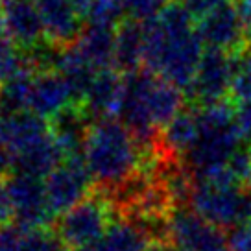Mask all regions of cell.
Listing matches in <instances>:
<instances>
[{
  "instance_id": "cell-10",
  "label": "cell",
  "mask_w": 251,
  "mask_h": 251,
  "mask_svg": "<svg viewBox=\"0 0 251 251\" xmlns=\"http://www.w3.org/2000/svg\"><path fill=\"white\" fill-rule=\"evenodd\" d=\"M93 177L89 174L85 159H67L61 166L45 179L48 207L54 216H63L89 198Z\"/></svg>"
},
{
  "instance_id": "cell-32",
  "label": "cell",
  "mask_w": 251,
  "mask_h": 251,
  "mask_svg": "<svg viewBox=\"0 0 251 251\" xmlns=\"http://www.w3.org/2000/svg\"><path fill=\"white\" fill-rule=\"evenodd\" d=\"M72 251H100V248L94 244V246H87V248H79V250H72Z\"/></svg>"
},
{
  "instance_id": "cell-1",
  "label": "cell",
  "mask_w": 251,
  "mask_h": 251,
  "mask_svg": "<svg viewBox=\"0 0 251 251\" xmlns=\"http://www.w3.org/2000/svg\"><path fill=\"white\" fill-rule=\"evenodd\" d=\"M192 17L181 4H168L157 17L142 23L146 69L176 87L188 89L205 47Z\"/></svg>"
},
{
  "instance_id": "cell-20",
  "label": "cell",
  "mask_w": 251,
  "mask_h": 251,
  "mask_svg": "<svg viewBox=\"0 0 251 251\" xmlns=\"http://www.w3.org/2000/svg\"><path fill=\"white\" fill-rule=\"evenodd\" d=\"M24 71H31L26 50L9 37H0V85Z\"/></svg>"
},
{
  "instance_id": "cell-24",
  "label": "cell",
  "mask_w": 251,
  "mask_h": 251,
  "mask_svg": "<svg viewBox=\"0 0 251 251\" xmlns=\"http://www.w3.org/2000/svg\"><path fill=\"white\" fill-rule=\"evenodd\" d=\"M251 94V45L242 52V57L238 59V71H236L233 96L242 98Z\"/></svg>"
},
{
  "instance_id": "cell-29",
  "label": "cell",
  "mask_w": 251,
  "mask_h": 251,
  "mask_svg": "<svg viewBox=\"0 0 251 251\" xmlns=\"http://www.w3.org/2000/svg\"><path fill=\"white\" fill-rule=\"evenodd\" d=\"M11 218H13V205H11V200H9L6 183L0 179V227L9 226Z\"/></svg>"
},
{
  "instance_id": "cell-12",
  "label": "cell",
  "mask_w": 251,
  "mask_h": 251,
  "mask_svg": "<svg viewBox=\"0 0 251 251\" xmlns=\"http://www.w3.org/2000/svg\"><path fill=\"white\" fill-rule=\"evenodd\" d=\"M39 9L45 39L55 47H72L83 31V21L72 0H35Z\"/></svg>"
},
{
  "instance_id": "cell-5",
  "label": "cell",
  "mask_w": 251,
  "mask_h": 251,
  "mask_svg": "<svg viewBox=\"0 0 251 251\" xmlns=\"http://www.w3.org/2000/svg\"><path fill=\"white\" fill-rule=\"evenodd\" d=\"M111 200L102 194H91L79 205L65 212L55 222V235L65 244V248L79 250L94 246L103 238L111 227L113 220Z\"/></svg>"
},
{
  "instance_id": "cell-34",
  "label": "cell",
  "mask_w": 251,
  "mask_h": 251,
  "mask_svg": "<svg viewBox=\"0 0 251 251\" xmlns=\"http://www.w3.org/2000/svg\"><path fill=\"white\" fill-rule=\"evenodd\" d=\"M170 251H181V250H176V248H172V250H170Z\"/></svg>"
},
{
  "instance_id": "cell-26",
  "label": "cell",
  "mask_w": 251,
  "mask_h": 251,
  "mask_svg": "<svg viewBox=\"0 0 251 251\" xmlns=\"http://www.w3.org/2000/svg\"><path fill=\"white\" fill-rule=\"evenodd\" d=\"M26 233L28 229L21 227L19 224H9L0 227V251H23Z\"/></svg>"
},
{
  "instance_id": "cell-15",
  "label": "cell",
  "mask_w": 251,
  "mask_h": 251,
  "mask_svg": "<svg viewBox=\"0 0 251 251\" xmlns=\"http://www.w3.org/2000/svg\"><path fill=\"white\" fill-rule=\"evenodd\" d=\"M115 37L117 28L87 24L74 47L96 71L115 69Z\"/></svg>"
},
{
  "instance_id": "cell-27",
  "label": "cell",
  "mask_w": 251,
  "mask_h": 251,
  "mask_svg": "<svg viewBox=\"0 0 251 251\" xmlns=\"http://www.w3.org/2000/svg\"><path fill=\"white\" fill-rule=\"evenodd\" d=\"M233 111H235L236 124L242 131L244 141L251 142V94L242 96V98H235Z\"/></svg>"
},
{
  "instance_id": "cell-4",
  "label": "cell",
  "mask_w": 251,
  "mask_h": 251,
  "mask_svg": "<svg viewBox=\"0 0 251 251\" xmlns=\"http://www.w3.org/2000/svg\"><path fill=\"white\" fill-rule=\"evenodd\" d=\"M188 203L212 226L231 231L251 220V185L192 183Z\"/></svg>"
},
{
  "instance_id": "cell-2",
  "label": "cell",
  "mask_w": 251,
  "mask_h": 251,
  "mask_svg": "<svg viewBox=\"0 0 251 251\" xmlns=\"http://www.w3.org/2000/svg\"><path fill=\"white\" fill-rule=\"evenodd\" d=\"M146 150L117 117L94 120L85 141L83 159L93 181L115 190L141 172Z\"/></svg>"
},
{
  "instance_id": "cell-22",
  "label": "cell",
  "mask_w": 251,
  "mask_h": 251,
  "mask_svg": "<svg viewBox=\"0 0 251 251\" xmlns=\"http://www.w3.org/2000/svg\"><path fill=\"white\" fill-rule=\"evenodd\" d=\"M168 4L172 2L170 0H122L126 17L141 24L157 17Z\"/></svg>"
},
{
  "instance_id": "cell-7",
  "label": "cell",
  "mask_w": 251,
  "mask_h": 251,
  "mask_svg": "<svg viewBox=\"0 0 251 251\" xmlns=\"http://www.w3.org/2000/svg\"><path fill=\"white\" fill-rule=\"evenodd\" d=\"M166 242L181 251H229L226 233L183 205L168 214Z\"/></svg>"
},
{
  "instance_id": "cell-33",
  "label": "cell",
  "mask_w": 251,
  "mask_h": 251,
  "mask_svg": "<svg viewBox=\"0 0 251 251\" xmlns=\"http://www.w3.org/2000/svg\"><path fill=\"white\" fill-rule=\"evenodd\" d=\"M0 37H4V30H2V24H0Z\"/></svg>"
},
{
  "instance_id": "cell-13",
  "label": "cell",
  "mask_w": 251,
  "mask_h": 251,
  "mask_svg": "<svg viewBox=\"0 0 251 251\" xmlns=\"http://www.w3.org/2000/svg\"><path fill=\"white\" fill-rule=\"evenodd\" d=\"M72 102L71 91L57 72H37L33 76L30 94V111L50 120Z\"/></svg>"
},
{
  "instance_id": "cell-31",
  "label": "cell",
  "mask_w": 251,
  "mask_h": 251,
  "mask_svg": "<svg viewBox=\"0 0 251 251\" xmlns=\"http://www.w3.org/2000/svg\"><path fill=\"white\" fill-rule=\"evenodd\" d=\"M170 250H172V246H170V244L153 242V244H150V246L144 251H170Z\"/></svg>"
},
{
  "instance_id": "cell-16",
  "label": "cell",
  "mask_w": 251,
  "mask_h": 251,
  "mask_svg": "<svg viewBox=\"0 0 251 251\" xmlns=\"http://www.w3.org/2000/svg\"><path fill=\"white\" fill-rule=\"evenodd\" d=\"M55 72L67 83L74 103H81L85 100L87 93H89V89H91L94 78L98 74V71L87 61L74 45L63 48L61 59H59Z\"/></svg>"
},
{
  "instance_id": "cell-6",
  "label": "cell",
  "mask_w": 251,
  "mask_h": 251,
  "mask_svg": "<svg viewBox=\"0 0 251 251\" xmlns=\"http://www.w3.org/2000/svg\"><path fill=\"white\" fill-rule=\"evenodd\" d=\"M238 59L236 55L220 50H205L198 65L194 79L188 87V96L200 107L218 105L233 94Z\"/></svg>"
},
{
  "instance_id": "cell-19",
  "label": "cell",
  "mask_w": 251,
  "mask_h": 251,
  "mask_svg": "<svg viewBox=\"0 0 251 251\" xmlns=\"http://www.w3.org/2000/svg\"><path fill=\"white\" fill-rule=\"evenodd\" d=\"M33 71H24L0 85V117H11L30 111V94Z\"/></svg>"
},
{
  "instance_id": "cell-25",
  "label": "cell",
  "mask_w": 251,
  "mask_h": 251,
  "mask_svg": "<svg viewBox=\"0 0 251 251\" xmlns=\"http://www.w3.org/2000/svg\"><path fill=\"white\" fill-rule=\"evenodd\" d=\"M231 2L233 0H181V6L187 9L188 15L198 23L207 15H211L212 11L224 8Z\"/></svg>"
},
{
  "instance_id": "cell-30",
  "label": "cell",
  "mask_w": 251,
  "mask_h": 251,
  "mask_svg": "<svg viewBox=\"0 0 251 251\" xmlns=\"http://www.w3.org/2000/svg\"><path fill=\"white\" fill-rule=\"evenodd\" d=\"M72 4H74L76 11L79 13V17H81V21H85L87 15H89V9L93 6V0H72Z\"/></svg>"
},
{
  "instance_id": "cell-3",
  "label": "cell",
  "mask_w": 251,
  "mask_h": 251,
  "mask_svg": "<svg viewBox=\"0 0 251 251\" xmlns=\"http://www.w3.org/2000/svg\"><path fill=\"white\" fill-rule=\"evenodd\" d=\"M198 135L194 144L181 157L192 177L211 176L229 170V166L244 148V137L236 124L233 107L227 103L200 107Z\"/></svg>"
},
{
  "instance_id": "cell-11",
  "label": "cell",
  "mask_w": 251,
  "mask_h": 251,
  "mask_svg": "<svg viewBox=\"0 0 251 251\" xmlns=\"http://www.w3.org/2000/svg\"><path fill=\"white\" fill-rule=\"evenodd\" d=\"M0 24L4 37L26 52L43 43L45 30L35 0H0Z\"/></svg>"
},
{
  "instance_id": "cell-14",
  "label": "cell",
  "mask_w": 251,
  "mask_h": 251,
  "mask_svg": "<svg viewBox=\"0 0 251 251\" xmlns=\"http://www.w3.org/2000/svg\"><path fill=\"white\" fill-rule=\"evenodd\" d=\"M122 83H124V76H120L115 69L98 71L85 100L81 102L87 115L93 118V122L100 118L117 117L120 98H122Z\"/></svg>"
},
{
  "instance_id": "cell-17",
  "label": "cell",
  "mask_w": 251,
  "mask_h": 251,
  "mask_svg": "<svg viewBox=\"0 0 251 251\" xmlns=\"http://www.w3.org/2000/svg\"><path fill=\"white\" fill-rule=\"evenodd\" d=\"M144 63V30L142 24L124 19L117 26L115 37V69L118 72H135Z\"/></svg>"
},
{
  "instance_id": "cell-8",
  "label": "cell",
  "mask_w": 251,
  "mask_h": 251,
  "mask_svg": "<svg viewBox=\"0 0 251 251\" xmlns=\"http://www.w3.org/2000/svg\"><path fill=\"white\" fill-rule=\"evenodd\" d=\"M196 30L207 50H220L226 54H242L250 47V28L238 11L236 2L212 11L211 15L198 21Z\"/></svg>"
},
{
  "instance_id": "cell-21",
  "label": "cell",
  "mask_w": 251,
  "mask_h": 251,
  "mask_svg": "<svg viewBox=\"0 0 251 251\" xmlns=\"http://www.w3.org/2000/svg\"><path fill=\"white\" fill-rule=\"evenodd\" d=\"M126 13L122 8V0H93L85 23L105 28H117L122 23Z\"/></svg>"
},
{
  "instance_id": "cell-9",
  "label": "cell",
  "mask_w": 251,
  "mask_h": 251,
  "mask_svg": "<svg viewBox=\"0 0 251 251\" xmlns=\"http://www.w3.org/2000/svg\"><path fill=\"white\" fill-rule=\"evenodd\" d=\"M13 205V220L28 231H41L50 224L54 214L48 207L45 181L26 174H11L6 181Z\"/></svg>"
},
{
  "instance_id": "cell-18",
  "label": "cell",
  "mask_w": 251,
  "mask_h": 251,
  "mask_svg": "<svg viewBox=\"0 0 251 251\" xmlns=\"http://www.w3.org/2000/svg\"><path fill=\"white\" fill-rule=\"evenodd\" d=\"M157 242L153 233L133 218L115 220L103 238L96 244L100 251H144Z\"/></svg>"
},
{
  "instance_id": "cell-23",
  "label": "cell",
  "mask_w": 251,
  "mask_h": 251,
  "mask_svg": "<svg viewBox=\"0 0 251 251\" xmlns=\"http://www.w3.org/2000/svg\"><path fill=\"white\" fill-rule=\"evenodd\" d=\"M23 251H65V244L55 233H48L45 229L28 231L24 236Z\"/></svg>"
},
{
  "instance_id": "cell-28",
  "label": "cell",
  "mask_w": 251,
  "mask_h": 251,
  "mask_svg": "<svg viewBox=\"0 0 251 251\" xmlns=\"http://www.w3.org/2000/svg\"><path fill=\"white\" fill-rule=\"evenodd\" d=\"M229 251H251V220L227 233Z\"/></svg>"
}]
</instances>
